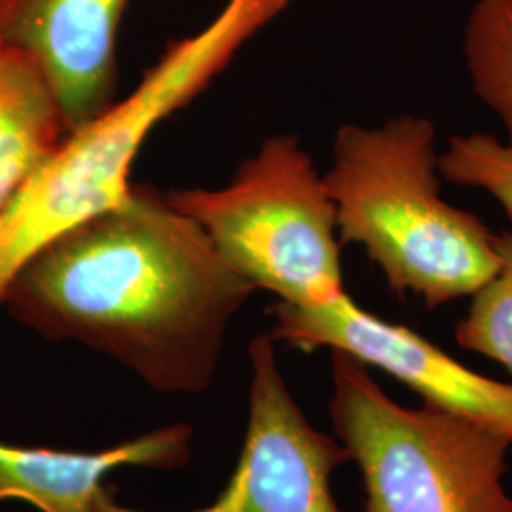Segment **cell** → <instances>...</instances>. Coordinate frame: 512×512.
<instances>
[{
	"label": "cell",
	"instance_id": "obj_1",
	"mask_svg": "<svg viewBox=\"0 0 512 512\" xmlns=\"http://www.w3.org/2000/svg\"><path fill=\"white\" fill-rule=\"evenodd\" d=\"M253 293L165 192L133 184L126 200L40 247L2 306L50 342L109 355L154 391L200 395Z\"/></svg>",
	"mask_w": 512,
	"mask_h": 512
},
{
	"label": "cell",
	"instance_id": "obj_2",
	"mask_svg": "<svg viewBox=\"0 0 512 512\" xmlns=\"http://www.w3.org/2000/svg\"><path fill=\"white\" fill-rule=\"evenodd\" d=\"M437 135L418 114L346 124L323 173L342 245H359L393 293L427 310L473 296L501 264L484 220L442 198Z\"/></svg>",
	"mask_w": 512,
	"mask_h": 512
},
{
	"label": "cell",
	"instance_id": "obj_3",
	"mask_svg": "<svg viewBox=\"0 0 512 512\" xmlns=\"http://www.w3.org/2000/svg\"><path fill=\"white\" fill-rule=\"evenodd\" d=\"M294 2L226 0L200 31L169 42L128 97L63 135L0 219V306L14 275L40 247L126 200L150 133L205 92Z\"/></svg>",
	"mask_w": 512,
	"mask_h": 512
},
{
	"label": "cell",
	"instance_id": "obj_4",
	"mask_svg": "<svg viewBox=\"0 0 512 512\" xmlns=\"http://www.w3.org/2000/svg\"><path fill=\"white\" fill-rule=\"evenodd\" d=\"M330 353V421L359 467L365 512H512L509 435L433 404L403 406L368 366Z\"/></svg>",
	"mask_w": 512,
	"mask_h": 512
},
{
	"label": "cell",
	"instance_id": "obj_5",
	"mask_svg": "<svg viewBox=\"0 0 512 512\" xmlns=\"http://www.w3.org/2000/svg\"><path fill=\"white\" fill-rule=\"evenodd\" d=\"M165 194L255 291L293 306L348 293L334 202L296 135L266 139L220 188Z\"/></svg>",
	"mask_w": 512,
	"mask_h": 512
},
{
	"label": "cell",
	"instance_id": "obj_6",
	"mask_svg": "<svg viewBox=\"0 0 512 512\" xmlns=\"http://www.w3.org/2000/svg\"><path fill=\"white\" fill-rule=\"evenodd\" d=\"M249 418L238 467L224 492L192 512H342L332 475L348 448L311 425L277 363L274 338L249 346Z\"/></svg>",
	"mask_w": 512,
	"mask_h": 512
},
{
	"label": "cell",
	"instance_id": "obj_7",
	"mask_svg": "<svg viewBox=\"0 0 512 512\" xmlns=\"http://www.w3.org/2000/svg\"><path fill=\"white\" fill-rule=\"evenodd\" d=\"M270 336L300 351L330 349L393 376L421 401L486 423L512 439V384L461 365L425 336L363 310L348 293L327 304L275 302Z\"/></svg>",
	"mask_w": 512,
	"mask_h": 512
},
{
	"label": "cell",
	"instance_id": "obj_8",
	"mask_svg": "<svg viewBox=\"0 0 512 512\" xmlns=\"http://www.w3.org/2000/svg\"><path fill=\"white\" fill-rule=\"evenodd\" d=\"M129 0H0V42L29 55L67 133L116 101L118 40Z\"/></svg>",
	"mask_w": 512,
	"mask_h": 512
},
{
	"label": "cell",
	"instance_id": "obj_9",
	"mask_svg": "<svg viewBox=\"0 0 512 512\" xmlns=\"http://www.w3.org/2000/svg\"><path fill=\"white\" fill-rule=\"evenodd\" d=\"M192 442L194 431L186 423L95 452L0 442V503L25 501L40 512H139L116 501L109 473L126 467L181 469L192 458Z\"/></svg>",
	"mask_w": 512,
	"mask_h": 512
},
{
	"label": "cell",
	"instance_id": "obj_10",
	"mask_svg": "<svg viewBox=\"0 0 512 512\" xmlns=\"http://www.w3.org/2000/svg\"><path fill=\"white\" fill-rule=\"evenodd\" d=\"M65 133L37 63L0 42V219Z\"/></svg>",
	"mask_w": 512,
	"mask_h": 512
},
{
	"label": "cell",
	"instance_id": "obj_11",
	"mask_svg": "<svg viewBox=\"0 0 512 512\" xmlns=\"http://www.w3.org/2000/svg\"><path fill=\"white\" fill-rule=\"evenodd\" d=\"M471 88L512 143V0H475L461 33Z\"/></svg>",
	"mask_w": 512,
	"mask_h": 512
},
{
	"label": "cell",
	"instance_id": "obj_12",
	"mask_svg": "<svg viewBox=\"0 0 512 512\" xmlns=\"http://www.w3.org/2000/svg\"><path fill=\"white\" fill-rule=\"evenodd\" d=\"M499 270L471 298L454 336L463 349L505 366L512 374V232L497 236Z\"/></svg>",
	"mask_w": 512,
	"mask_h": 512
},
{
	"label": "cell",
	"instance_id": "obj_13",
	"mask_svg": "<svg viewBox=\"0 0 512 512\" xmlns=\"http://www.w3.org/2000/svg\"><path fill=\"white\" fill-rule=\"evenodd\" d=\"M439 171L448 183L490 194L512 222V143L490 133L454 135L439 154Z\"/></svg>",
	"mask_w": 512,
	"mask_h": 512
}]
</instances>
